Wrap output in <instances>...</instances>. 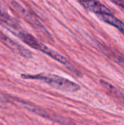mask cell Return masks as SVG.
<instances>
[{
  "instance_id": "1",
  "label": "cell",
  "mask_w": 124,
  "mask_h": 125,
  "mask_svg": "<svg viewBox=\"0 0 124 125\" xmlns=\"http://www.w3.org/2000/svg\"><path fill=\"white\" fill-rule=\"evenodd\" d=\"M22 78L26 79H34V80H39L42 81L50 86L61 90L62 92H75L78 91L80 87V86L61 76L51 75V74H38V75H22Z\"/></svg>"
},
{
  "instance_id": "13",
  "label": "cell",
  "mask_w": 124,
  "mask_h": 125,
  "mask_svg": "<svg viewBox=\"0 0 124 125\" xmlns=\"http://www.w3.org/2000/svg\"><path fill=\"white\" fill-rule=\"evenodd\" d=\"M77 1H79L80 2H81V1H84V0H77Z\"/></svg>"
},
{
  "instance_id": "4",
  "label": "cell",
  "mask_w": 124,
  "mask_h": 125,
  "mask_svg": "<svg viewBox=\"0 0 124 125\" xmlns=\"http://www.w3.org/2000/svg\"><path fill=\"white\" fill-rule=\"evenodd\" d=\"M0 42H1L3 45H4L7 48H8L11 51H14L15 53L25 58L31 57V53L28 49L23 48L22 45H20L15 41H14L12 39L7 36L1 30H0Z\"/></svg>"
},
{
  "instance_id": "3",
  "label": "cell",
  "mask_w": 124,
  "mask_h": 125,
  "mask_svg": "<svg viewBox=\"0 0 124 125\" xmlns=\"http://www.w3.org/2000/svg\"><path fill=\"white\" fill-rule=\"evenodd\" d=\"M17 100L23 108H25L28 111H29L42 118L53 121V122L61 125H76L72 119H69L67 117L60 116L51 111L44 109L43 108H41V107H39L37 105H34L31 103L26 102V101L19 100V99H18Z\"/></svg>"
},
{
  "instance_id": "9",
  "label": "cell",
  "mask_w": 124,
  "mask_h": 125,
  "mask_svg": "<svg viewBox=\"0 0 124 125\" xmlns=\"http://www.w3.org/2000/svg\"><path fill=\"white\" fill-rule=\"evenodd\" d=\"M0 21L6 24L10 28V30H12L14 33L15 31H18V29H20L19 26L17 24V23L11 18V17L0 7Z\"/></svg>"
},
{
  "instance_id": "6",
  "label": "cell",
  "mask_w": 124,
  "mask_h": 125,
  "mask_svg": "<svg viewBox=\"0 0 124 125\" xmlns=\"http://www.w3.org/2000/svg\"><path fill=\"white\" fill-rule=\"evenodd\" d=\"M85 8L97 15L111 13L110 10L97 0H84L80 2Z\"/></svg>"
},
{
  "instance_id": "7",
  "label": "cell",
  "mask_w": 124,
  "mask_h": 125,
  "mask_svg": "<svg viewBox=\"0 0 124 125\" xmlns=\"http://www.w3.org/2000/svg\"><path fill=\"white\" fill-rule=\"evenodd\" d=\"M99 18L105 23H107L114 27L117 28L124 35V23L121 20L115 18L111 13H105V14H100L98 15Z\"/></svg>"
},
{
  "instance_id": "11",
  "label": "cell",
  "mask_w": 124,
  "mask_h": 125,
  "mask_svg": "<svg viewBox=\"0 0 124 125\" xmlns=\"http://www.w3.org/2000/svg\"><path fill=\"white\" fill-rule=\"evenodd\" d=\"M117 7H118L124 13V0H110Z\"/></svg>"
},
{
  "instance_id": "5",
  "label": "cell",
  "mask_w": 124,
  "mask_h": 125,
  "mask_svg": "<svg viewBox=\"0 0 124 125\" xmlns=\"http://www.w3.org/2000/svg\"><path fill=\"white\" fill-rule=\"evenodd\" d=\"M12 5L13 7V8L22 16L23 17V18L28 21L30 24H31L35 29H37L38 30H40L41 31H45V29L42 26V25L39 23V21H38L37 20V18H34L33 15L31 14H30L28 11H26L22 6H20L18 3H17L16 1H12Z\"/></svg>"
},
{
  "instance_id": "2",
  "label": "cell",
  "mask_w": 124,
  "mask_h": 125,
  "mask_svg": "<svg viewBox=\"0 0 124 125\" xmlns=\"http://www.w3.org/2000/svg\"><path fill=\"white\" fill-rule=\"evenodd\" d=\"M15 34L21 40H23L26 44H27L30 47L43 52L44 53L47 54L48 56H49L54 60L57 61L58 62H59L67 67L71 66L70 63L68 62L69 61L64 56H63L60 53H57L56 51L50 49V48H48V46L44 45L42 42H39L38 40H37L34 37H33L31 34H29L28 32H26V31H23L22 29H20Z\"/></svg>"
},
{
  "instance_id": "14",
  "label": "cell",
  "mask_w": 124,
  "mask_h": 125,
  "mask_svg": "<svg viewBox=\"0 0 124 125\" xmlns=\"http://www.w3.org/2000/svg\"><path fill=\"white\" fill-rule=\"evenodd\" d=\"M0 125H1V123H0Z\"/></svg>"
},
{
  "instance_id": "8",
  "label": "cell",
  "mask_w": 124,
  "mask_h": 125,
  "mask_svg": "<svg viewBox=\"0 0 124 125\" xmlns=\"http://www.w3.org/2000/svg\"><path fill=\"white\" fill-rule=\"evenodd\" d=\"M101 83H102V86L107 90V92L111 96H113L118 101H119L123 105H124V93H123L121 91H120L116 87H115L113 85L109 83L107 81H101Z\"/></svg>"
},
{
  "instance_id": "12",
  "label": "cell",
  "mask_w": 124,
  "mask_h": 125,
  "mask_svg": "<svg viewBox=\"0 0 124 125\" xmlns=\"http://www.w3.org/2000/svg\"><path fill=\"white\" fill-rule=\"evenodd\" d=\"M5 100H4V98H3L1 95H0V101H4Z\"/></svg>"
},
{
  "instance_id": "10",
  "label": "cell",
  "mask_w": 124,
  "mask_h": 125,
  "mask_svg": "<svg viewBox=\"0 0 124 125\" xmlns=\"http://www.w3.org/2000/svg\"><path fill=\"white\" fill-rule=\"evenodd\" d=\"M104 52H105V53H107L111 59L124 67V56L113 50H104Z\"/></svg>"
}]
</instances>
